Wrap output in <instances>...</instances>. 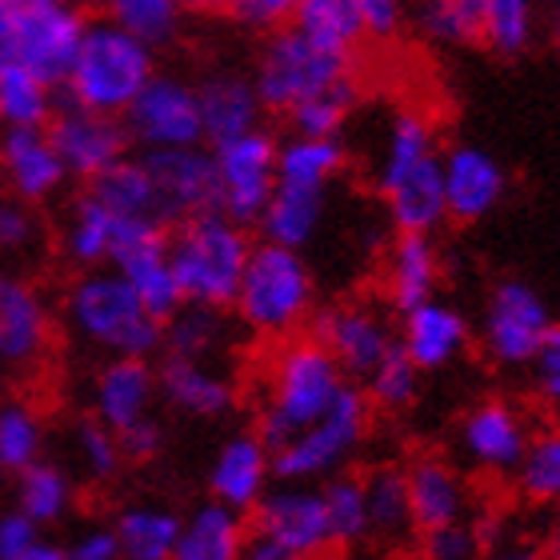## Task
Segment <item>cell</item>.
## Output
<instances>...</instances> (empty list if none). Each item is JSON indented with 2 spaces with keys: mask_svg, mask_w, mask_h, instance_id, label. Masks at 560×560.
I'll return each instance as SVG.
<instances>
[{
  "mask_svg": "<svg viewBox=\"0 0 560 560\" xmlns=\"http://www.w3.org/2000/svg\"><path fill=\"white\" fill-rule=\"evenodd\" d=\"M65 328L101 357H152L161 349V320L113 265L81 269L72 280L65 292Z\"/></svg>",
  "mask_w": 560,
  "mask_h": 560,
  "instance_id": "1",
  "label": "cell"
},
{
  "mask_svg": "<svg viewBox=\"0 0 560 560\" xmlns=\"http://www.w3.org/2000/svg\"><path fill=\"white\" fill-rule=\"evenodd\" d=\"M241 320L260 340H289L296 337L316 313V280L301 248L260 241L248 248L245 272L229 304Z\"/></svg>",
  "mask_w": 560,
  "mask_h": 560,
  "instance_id": "2",
  "label": "cell"
},
{
  "mask_svg": "<svg viewBox=\"0 0 560 560\" xmlns=\"http://www.w3.org/2000/svg\"><path fill=\"white\" fill-rule=\"evenodd\" d=\"M345 385H349V376L340 373V364L328 357V349L316 337L296 332V337L280 340V349L272 352L269 369H265L257 436L272 453L277 444L296 436L304 424H313Z\"/></svg>",
  "mask_w": 560,
  "mask_h": 560,
  "instance_id": "3",
  "label": "cell"
},
{
  "mask_svg": "<svg viewBox=\"0 0 560 560\" xmlns=\"http://www.w3.org/2000/svg\"><path fill=\"white\" fill-rule=\"evenodd\" d=\"M152 72H156V48L105 16V21L84 24L81 45L72 52L60 84L72 105L120 117L132 105V96L152 81Z\"/></svg>",
  "mask_w": 560,
  "mask_h": 560,
  "instance_id": "4",
  "label": "cell"
},
{
  "mask_svg": "<svg viewBox=\"0 0 560 560\" xmlns=\"http://www.w3.org/2000/svg\"><path fill=\"white\" fill-rule=\"evenodd\" d=\"M164 248H168V265H173L176 289L185 301L229 308L253 241L241 221L224 217L221 209H205L197 217L176 221V233L164 241Z\"/></svg>",
  "mask_w": 560,
  "mask_h": 560,
  "instance_id": "5",
  "label": "cell"
},
{
  "mask_svg": "<svg viewBox=\"0 0 560 560\" xmlns=\"http://www.w3.org/2000/svg\"><path fill=\"white\" fill-rule=\"evenodd\" d=\"M369 432H373V405L349 381L313 424H304L296 436L272 448V477L320 485L325 477L349 468V460L369 441Z\"/></svg>",
  "mask_w": 560,
  "mask_h": 560,
  "instance_id": "6",
  "label": "cell"
},
{
  "mask_svg": "<svg viewBox=\"0 0 560 560\" xmlns=\"http://www.w3.org/2000/svg\"><path fill=\"white\" fill-rule=\"evenodd\" d=\"M345 77H352V57L328 52V48L313 45L308 36L296 33L292 24H284V28H272L265 48H260L253 89L269 113H289L304 96L320 93Z\"/></svg>",
  "mask_w": 560,
  "mask_h": 560,
  "instance_id": "7",
  "label": "cell"
},
{
  "mask_svg": "<svg viewBox=\"0 0 560 560\" xmlns=\"http://www.w3.org/2000/svg\"><path fill=\"white\" fill-rule=\"evenodd\" d=\"M557 332L549 301L528 280L509 277L489 292L480 313V349L497 369H528L537 349Z\"/></svg>",
  "mask_w": 560,
  "mask_h": 560,
  "instance_id": "8",
  "label": "cell"
},
{
  "mask_svg": "<svg viewBox=\"0 0 560 560\" xmlns=\"http://www.w3.org/2000/svg\"><path fill=\"white\" fill-rule=\"evenodd\" d=\"M212 173H217V209L241 224H257L260 209L277 188V137L257 125L241 137L217 140Z\"/></svg>",
  "mask_w": 560,
  "mask_h": 560,
  "instance_id": "9",
  "label": "cell"
},
{
  "mask_svg": "<svg viewBox=\"0 0 560 560\" xmlns=\"http://www.w3.org/2000/svg\"><path fill=\"white\" fill-rule=\"evenodd\" d=\"M129 140L144 149H176V144H205L200 129L197 84L152 72V81L132 96V105L120 113Z\"/></svg>",
  "mask_w": 560,
  "mask_h": 560,
  "instance_id": "10",
  "label": "cell"
},
{
  "mask_svg": "<svg viewBox=\"0 0 560 560\" xmlns=\"http://www.w3.org/2000/svg\"><path fill=\"white\" fill-rule=\"evenodd\" d=\"M533 436V420L521 405L504 397H485L460 417L456 424V444L468 468H477L480 477L504 480L513 477L516 460L525 453Z\"/></svg>",
  "mask_w": 560,
  "mask_h": 560,
  "instance_id": "11",
  "label": "cell"
},
{
  "mask_svg": "<svg viewBox=\"0 0 560 560\" xmlns=\"http://www.w3.org/2000/svg\"><path fill=\"white\" fill-rule=\"evenodd\" d=\"M257 533L272 540L289 560H308L332 549V533H328V516L320 489L308 480H280L257 501Z\"/></svg>",
  "mask_w": 560,
  "mask_h": 560,
  "instance_id": "12",
  "label": "cell"
},
{
  "mask_svg": "<svg viewBox=\"0 0 560 560\" xmlns=\"http://www.w3.org/2000/svg\"><path fill=\"white\" fill-rule=\"evenodd\" d=\"M140 161L149 168L161 224H176L205 209H217V173H212V152L205 144L144 149Z\"/></svg>",
  "mask_w": 560,
  "mask_h": 560,
  "instance_id": "13",
  "label": "cell"
},
{
  "mask_svg": "<svg viewBox=\"0 0 560 560\" xmlns=\"http://www.w3.org/2000/svg\"><path fill=\"white\" fill-rule=\"evenodd\" d=\"M84 24L77 0H16V60L60 84Z\"/></svg>",
  "mask_w": 560,
  "mask_h": 560,
  "instance_id": "14",
  "label": "cell"
},
{
  "mask_svg": "<svg viewBox=\"0 0 560 560\" xmlns=\"http://www.w3.org/2000/svg\"><path fill=\"white\" fill-rule=\"evenodd\" d=\"M316 340L325 345L349 381H364L397 345V328L376 304L345 301L316 316Z\"/></svg>",
  "mask_w": 560,
  "mask_h": 560,
  "instance_id": "15",
  "label": "cell"
},
{
  "mask_svg": "<svg viewBox=\"0 0 560 560\" xmlns=\"http://www.w3.org/2000/svg\"><path fill=\"white\" fill-rule=\"evenodd\" d=\"M441 188H444V221L477 224L501 209L509 197V168L489 149L453 144L441 152Z\"/></svg>",
  "mask_w": 560,
  "mask_h": 560,
  "instance_id": "16",
  "label": "cell"
},
{
  "mask_svg": "<svg viewBox=\"0 0 560 560\" xmlns=\"http://www.w3.org/2000/svg\"><path fill=\"white\" fill-rule=\"evenodd\" d=\"M45 129L57 156L65 161V173L81 176V180H93L96 173H105L108 164L129 156V144H132L125 120L108 117V113H93V108H81V105L52 113V120H48Z\"/></svg>",
  "mask_w": 560,
  "mask_h": 560,
  "instance_id": "17",
  "label": "cell"
},
{
  "mask_svg": "<svg viewBox=\"0 0 560 560\" xmlns=\"http://www.w3.org/2000/svg\"><path fill=\"white\" fill-rule=\"evenodd\" d=\"M400 316L405 320H400L397 345L420 373H444V369H453L468 352V345H472V320L456 304L441 301V296L412 304Z\"/></svg>",
  "mask_w": 560,
  "mask_h": 560,
  "instance_id": "18",
  "label": "cell"
},
{
  "mask_svg": "<svg viewBox=\"0 0 560 560\" xmlns=\"http://www.w3.org/2000/svg\"><path fill=\"white\" fill-rule=\"evenodd\" d=\"M0 180L9 197H21L28 205H48L69 185L65 161L57 156L45 125H21V129H0Z\"/></svg>",
  "mask_w": 560,
  "mask_h": 560,
  "instance_id": "19",
  "label": "cell"
},
{
  "mask_svg": "<svg viewBox=\"0 0 560 560\" xmlns=\"http://www.w3.org/2000/svg\"><path fill=\"white\" fill-rule=\"evenodd\" d=\"M52 349V313L45 296L24 277L0 269V361L12 369H36Z\"/></svg>",
  "mask_w": 560,
  "mask_h": 560,
  "instance_id": "20",
  "label": "cell"
},
{
  "mask_svg": "<svg viewBox=\"0 0 560 560\" xmlns=\"http://www.w3.org/2000/svg\"><path fill=\"white\" fill-rule=\"evenodd\" d=\"M400 472H405L412 528L417 533L456 525V521H472V489H468V477L448 456L424 453L409 468H400Z\"/></svg>",
  "mask_w": 560,
  "mask_h": 560,
  "instance_id": "21",
  "label": "cell"
},
{
  "mask_svg": "<svg viewBox=\"0 0 560 560\" xmlns=\"http://www.w3.org/2000/svg\"><path fill=\"white\" fill-rule=\"evenodd\" d=\"M93 417L113 432L129 429L140 417L156 412V369L149 357H108L89 388Z\"/></svg>",
  "mask_w": 560,
  "mask_h": 560,
  "instance_id": "22",
  "label": "cell"
},
{
  "mask_svg": "<svg viewBox=\"0 0 560 560\" xmlns=\"http://www.w3.org/2000/svg\"><path fill=\"white\" fill-rule=\"evenodd\" d=\"M156 397L192 420H221L236 409V381L212 361L168 357L156 369Z\"/></svg>",
  "mask_w": 560,
  "mask_h": 560,
  "instance_id": "23",
  "label": "cell"
},
{
  "mask_svg": "<svg viewBox=\"0 0 560 560\" xmlns=\"http://www.w3.org/2000/svg\"><path fill=\"white\" fill-rule=\"evenodd\" d=\"M272 485V453L257 432H233L229 441L217 448L209 468V492L212 501L253 513L257 501Z\"/></svg>",
  "mask_w": 560,
  "mask_h": 560,
  "instance_id": "24",
  "label": "cell"
},
{
  "mask_svg": "<svg viewBox=\"0 0 560 560\" xmlns=\"http://www.w3.org/2000/svg\"><path fill=\"white\" fill-rule=\"evenodd\" d=\"M441 277H444V260L432 233H397V241L385 248L381 289H385V301L397 313L436 296Z\"/></svg>",
  "mask_w": 560,
  "mask_h": 560,
  "instance_id": "25",
  "label": "cell"
},
{
  "mask_svg": "<svg viewBox=\"0 0 560 560\" xmlns=\"http://www.w3.org/2000/svg\"><path fill=\"white\" fill-rule=\"evenodd\" d=\"M432 156H441L432 117L420 113V108H397V113L388 117L381 140H376V156H373L376 197H385L388 188L400 185L405 176L417 173L420 164H429Z\"/></svg>",
  "mask_w": 560,
  "mask_h": 560,
  "instance_id": "26",
  "label": "cell"
},
{
  "mask_svg": "<svg viewBox=\"0 0 560 560\" xmlns=\"http://www.w3.org/2000/svg\"><path fill=\"white\" fill-rule=\"evenodd\" d=\"M328 217V188H308V185H284L277 180L269 205L260 209L257 224L265 241L289 248H308L320 236Z\"/></svg>",
  "mask_w": 560,
  "mask_h": 560,
  "instance_id": "27",
  "label": "cell"
},
{
  "mask_svg": "<svg viewBox=\"0 0 560 560\" xmlns=\"http://www.w3.org/2000/svg\"><path fill=\"white\" fill-rule=\"evenodd\" d=\"M248 521L241 509H229L221 501L197 504L188 516H180L173 560H236L245 552Z\"/></svg>",
  "mask_w": 560,
  "mask_h": 560,
  "instance_id": "28",
  "label": "cell"
},
{
  "mask_svg": "<svg viewBox=\"0 0 560 560\" xmlns=\"http://www.w3.org/2000/svg\"><path fill=\"white\" fill-rule=\"evenodd\" d=\"M197 105L200 129H205V140H212V144L257 129L260 117H265V105H260L248 77H209L205 84H197Z\"/></svg>",
  "mask_w": 560,
  "mask_h": 560,
  "instance_id": "29",
  "label": "cell"
},
{
  "mask_svg": "<svg viewBox=\"0 0 560 560\" xmlns=\"http://www.w3.org/2000/svg\"><path fill=\"white\" fill-rule=\"evenodd\" d=\"M117 545L125 560H173L180 537V513L168 504L137 501L117 513Z\"/></svg>",
  "mask_w": 560,
  "mask_h": 560,
  "instance_id": "30",
  "label": "cell"
},
{
  "mask_svg": "<svg viewBox=\"0 0 560 560\" xmlns=\"http://www.w3.org/2000/svg\"><path fill=\"white\" fill-rule=\"evenodd\" d=\"M349 164V149L340 137H304L292 132L289 140H277V180L284 185L332 188Z\"/></svg>",
  "mask_w": 560,
  "mask_h": 560,
  "instance_id": "31",
  "label": "cell"
},
{
  "mask_svg": "<svg viewBox=\"0 0 560 560\" xmlns=\"http://www.w3.org/2000/svg\"><path fill=\"white\" fill-rule=\"evenodd\" d=\"M16 509L24 516H33L40 528L60 525L77 509V480H72L69 468L40 456V460L16 472Z\"/></svg>",
  "mask_w": 560,
  "mask_h": 560,
  "instance_id": "32",
  "label": "cell"
},
{
  "mask_svg": "<svg viewBox=\"0 0 560 560\" xmlns=\"http://www.w3.org/2000/svg\"><path fill=\"white\" fill-rule=\"evenodd\" d=\"M361 489H364V516H369V540L405 545L417 533L412 528L405 472L400 468H373L369 477H361Z\"/></svg>",
  "mask_w": 560,
  "mask_h": 560,
  "instance_id": "33",
  "label": "cell"
},
{
  "mask_svg": "<svg viewBox=\"0 0 560 560\" xmlns=\"http://www.w3.org/2000/svg\"><path fill=\"white\" fill-rule=\"evenodd\" d=\"M224 308H209V304L180 301L173 313L161 320V349L168 357H188V361H212L224 349Z\"/></svg>",
  "mask_w": 560,
  "mask_h": 560,
  "instance_id": "34",
  "label": "cell"
},
{
  "mask_svg": "<svg viewBox=\"0 0 560 560\" xmlns=\"http://www.w3.org/2000/svg\"><path fill=\"white\" fill-rule=\"evenodd\" d=\"M289 24L301 36H308L313 45L340 52V57H352L364 40L357 0H296Z\"/></svg>",
  "mask_w": 560,
  "mask_h": 560,
  "instance_id": "35",
  "label": "cell"
},
{
  "mask_svg": "<svg viewBox=\"0 0 560 560\" xmlns=\"http://www.w3.org/2000/svg\"><path fill=\"white\" fill-rule=\"evenodd\" d=\"M52 113H57V84L45 81L21 60H9L0 69V129L48 125Z\"/></svg>",
  "mask_w": 560,
  "mask_h": 560,
  "instance_id": "36",
  "label": "cell"
},
{
  "mask_svg": "<svg viewBox=\"0 0 560 560\" xmlns=\"http://www.w3.org/2000/svg\"><path fill=\"white\" fill-rule=\"evenodd\" d=\"M48 448V420L40 405L28 397L0 400V465L4 472H21L40 460Z\"/></svg>",
  "mask_w": 560,
  "mask_h": 560,
  "instance_id": "37",
  "label": "cell"
},
{
  "mask_svg": "<svg viewBox=\"0 0 560 560\" xmlns=\"http://www.w3.org/2000/svg\"><path fill=\"white\" fill-rule=\"evenodd\" d=\"M477 40L497 57H525L540 40V0H489L480 12Z\"/></svg>",
  "mask_w": 560,
  "mask_h": 560,
  "instance_id": "38",
  "label": "cell"
},
{
  "mask_svg": "<svg viewBox=\"0 0 560 560\" xmlns=\"http://www.w3.org/2000/svg\"><path fill=\"white\" fill-rule=\"evenodd\" d=\"M113 233H117V212H108L96 197H81L65 221L60 248L77 269H96V265H108Z\"/></svg>",
  "mask_w": 560,
  "mask_h": 560,
  "instance_id": "39",
  "label": "cell"
},
{
  "mask_svg": "<svg viewBox=\"0 0 560 560\" xmlns=\"http://www.w3.org/2000/svg\"><path fill=\"white\" fill-rule=\"evenodd\" d=\"M89 197H96L117 217H156L149 168H144V161H132V156H120L117 164H108L105 173H96L89 180Z\"/></svg>",
  "mask_w": 560,
  "mask_h": 560,
  "instance_id": "40",
  "label": "cell"
},
{
  "mask_svg": "<svg viewBox=\"0 0 560 560\" xmlns=\"http://www.w3.org/2000/svg\"><path fill=\"white\" fill-rule=\"evenodd\" d=\"M320 501H325L332 549H357V545L369 540V516H364L361 477H349V472H332V477H325L320 480Z\"/></svg>",
  "mask_w": 560,
  "mask_h": 560,
  "instance_id": "41",
  "label": "cell"
},
{
  "mask_svg": "<svg viewBox=\"0 0 560 560\" xmlns=\"http://www.w3.org/2000/svg\"><path fill=\"white\" fill-rule=\"evenodd\" d=\"M516 492L528 504H557L560 501V436L557 432H533L525 453L513 468Z\"/></svg>",
  "mask_w": 560,
  "mask_h": 560,
  "instance_id": "42",
  "label": "cell"
},
{
  "mask_svg": "<svg viewBox=\"0 0 560 560\" xmlns=\"http://www.w3.org/2000/svg\"><path fill=\"white\" fill-rule=\"evenodd\" d=\"M489 0H420L417 9H409L417 16V28L424 40L444 48H460L477 40L480 12Z\"/></svg>",
  "mask_w": 560,
  "mask_h": 560,
  "instance_id": "43",
  "label": "cell"
},
{
  "mask_svg": "<svg viewBox=\"0 0 560 560\" xmlns=\"http://www.w3.org/2000/svg\"><path fill=\"white\" fill-rule=\"evenodd\" d=\"M108 16L129 28L137 40H144L149 48L173 45L185 24V4L180 0H105Z\"/></svg>",
  "mask_w": 560,
  "mask_h": 560,
  "instance_id": "44",
  "label": "cell"
},
{
  "mask_svg": "<svg viewBox=\"0 0 560 560\" xmlns=\"http://www.w3.org/2000/svg\"><path fill=\"white\" fill-rule=\"evenodd\" d=\"M352 108H357V81L345 77V81L328 84V89L304 96L301 105L289 108L292 132H304V137H340L352 117Z\"/></svg>",
  "mask_w": 560,
  "mask_h": 560,
  "instance_id": "45",
  "label": "cell"
},
{
  "mask_svg": "<svg viewBox=\"0 0 560 560\" xmlns=\"http://www.w3.org/2000/svg\"><path fill=\"white\" fill-rule=\"evenodd\" d=\"M420 376L424 373L400 352V345H393V349L385 352V361L364 376V385H369L364 397L381 412H409L420 400Z\"/></svg>",
  "mask_w": 560,
  "mask_h": 560,
  "instance_id": "46",
  "label": "cell"
},
{
  "mask_svg": "<svg viewBox=\"0 0 560 560\" xmlns=\"http://www.w3.org/2000/svg\"><path fill=\"white\" fill-rule=\"evenodd\" d=\"M69 448H72V460H77V468H81L89 480H96V485L117 480L120 465H125V453H120L117 432L108 429V424H101L96 417H84V420H77V424H72Z\"/></svg>",
  "mask_w": 560,
  "mask_h": 560,
  "instance_id": "47",
  "label": "cell"
},
{
  "mask_svg": "<svg viewBox=\"0 0 560 560\" xmlns=\"http://www.w3.org/2000/svg\"><path fill=\"white\" fill-rule=\"evenodd\" d=\"M40 221L28 200L21 197H0V257H24L40 245Z\"/></svg>",
  "mask_w": 560,
  "mask_h": 560,
  "instance_id": "48",
  "label": "cell"
},
{
  "mask_svg": "<svg viewBox=\"0 0 560 560\" xmlns=\"http://www.w3.org/2000/svg\"><path fill=\"white\" fill-rule=\"evenodd\" d=\"M420 549L429 560H472L480 557V533L468 521H456V525L420 533Z\"/></svg>",
  "mask_w": 560,
  "mask_h": 560,
  "instance_id": "49",
  "label": "cell"
},
{
  "mask_svg": "<svg viewBox=\"0 0 560 560\" xmlns=\"http://www.w3.org/2000/svg\"><path fill=\"white\" fill-rule=\"evenodd\" d=\"M45 528L21 509H4L0 513V560H33V549L40 545Z\"/></svg>",
  "mask_w": 560,
  "mask_h": 560,
  "instance_id": "50",
  "label": "cell"
},
{
  "mask_svg": "<svg viewBox=\"0 0 560 560\" xmlns=\"http://www.w3.org/2000/svg\"><path fill=\"white\" fill-rule=\"evenodd\" d=\"M409 0H357L361 28L369 40H393L409 21Z\"/></svg>",
  "mask_w": 560,
  "mask_h": 560,
  "instance_id": "51",
  "label": "cell"
},
{
  "mask_svg": "<svg viewBox=\"0 0 560 560\" xmlns=\"http://www.w3.org/2000/svg\"><path fill=\"white\" fill-rule=\"evenodd\" d=\"M117 441H120V453H125V460H156V456L164 453L168 432H164L161 417H156V412H149V417H140L137 424L120 429Z\"/></svg>",
  "mask_w": 560,
  "mask_h": 560,
  "instance_id": "52",
  "label": "cell"
},
{
  "mask_svg": "<svg viewBox=\"0 0 560 560\" xmlns=\"http://www.w3.org/2000/svg\"><path fill=\"white\" fill-rule=\"evenodd\" d=\"M292 4H296V0H229L224 12H233V21L253 28V33H272V28H284V24H289Z\"/></svg>",
  "mask_w": 560,
  "mask_h": 560,
  "instance_id": "53",
  "label": "cell"
},
{
  "mask_svg": "<svg viewBox=\"0 0 560 560\" xmlns=\"http://www.w3.org/2000/svg\"><path fill=\"white\" fill-rule=\"evenodd\" d=\"M528 373H533V393H537L545 405H557L560 400V328L540 345L537 357L528 361Z\"/></svg>",
  "mask_w": 560,
  "mask_h": 560,
  "instance_id": "54",
  "label": "cell"
},
{
  "mask_svg": "<svg viewBox=\"0 0 560 560\" xmlns=\"http://www.w3.org/2000/svg\"><path fill=\"white\" fill-rule=\"evenodd\" d=\"M65 560H120V545L113 525H93L77 533L72 545H65Z\"/></svg>",
  "mask_w": 560,
  "mask_h": 560,
  "instance_id": "55",
  "label": "cell"
},
{
  "mask_svg": "<svg viewBox=\"0 0 560 560\" xmlns=\"http://www.w3.org/2000/svg\"><path fill=\"white\" fill-rule=\"evenodd\" d=\"M16 60V0H0V69Z\"/></svg>",
  "mask_w": 560,
  "mask_h": 560,
  "instance_id": "56",
  "label": "cell"
},
{
  "mask_svg": "<svg viewBox=\"0 0 560 560\" xmlns=\"http://www.w3.org/2000/svg\"><path fill=\"white\" fill-rule=\"evenodd\" d=\"M185 9H200V12H221L229 9V0H180Z\"/></svg>",
  "mask_w": 560,
  "mask_h": 560,
  "instance_id": "57",
  "label": "cell"
},
{
  "mask_svg": "<svg viewBox=\"0 0 560 560\" xmlns=\"http://www.w3.org/2000/svg\"><path fill=\"white\" fill-rule=\"evenodd\" d=\"M4 381H9V364L0 361V388H4Z\"/></svg>",
  "mask_w": 560,
  "mask_h": 560,
  "instance_id": "58",
  "label": "cell"
},
{
  "mask_svg": "<svg viewBox=\"0 0 560 560\" xmlns=\"http://www.w3.org/2000/svg\"><path fill=\"white\" fill-rule=\"evenodd\" d=\"M4 477H9V472H4V465H0V480H4Z\"/></svg>",
  "mask_w": 560,
  "mask_h": 560,
  "instance_id": "59",
  "label": "cell"
},
{
  "mask_svg": "<svg viewBox=\"0 0 560 560\" xmlns=\"http://www.w3.org/2000/svg\"><path fill=\"white\" fill-rule=\"evenodd\" d=\"M77 4H93V0H77Z\"/></svg>",
  "mask_w": 560,
  "mask_h": 560,
  "instance_id": "60",
  "label": "cell"
}]
</instances>
